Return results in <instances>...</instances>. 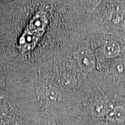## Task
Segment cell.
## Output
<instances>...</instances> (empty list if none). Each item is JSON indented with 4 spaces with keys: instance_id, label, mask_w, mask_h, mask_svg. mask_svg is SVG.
Listing matches in <instances>:
<instances>
[{
    "instance_id": "cell-2",
    "label": "cell",
    "mask_w": 125,
    "mask_h": 125,
    "mask_svg": "<svg viewBox=\"0 0 125 125\" xmlns=\"http://www.w3.org/2000/svg\"><path fill=\"white\" fill-rule=\"evenodd\" d=\"M76 60L80 67L85 72H91L95 67V58L91 50L81 47L76 51Z\"/></svg>"
},
{
    "instance_id": "cell-11",
    "label": "cell",
    "mask_w": 125,
    "mask_h": 125,
    "mask_svg": "<svg viewBox=\"0 0 125 125\" xmlns=\"http://www.w3.org/2000/svg\"><path fill=\"white\" fill-rule=\"evenodd\" d=\"M0 125H5L4 121L3 120H1V119H0Z\"/></svg>"
},
{
    "instance_id": "cell-9",
    "label": "cell",
    "mask_w": 125,
    "mask_h": 125,
    "mask_svg": "<svg viewBox=\"0 0 125 125\" xmlns=\"http://www.w3.org/2000/svg\"><path fill=\"white\" fill-rule=\"evenodd\" d=\"M6 112L4 108L0 106V119L1 120H3L4 117L6 115Z\"/></svg>"
},
{
    "instance_id": "cell-10",
    "label": "cell",
    "mask_w": 125,
    "mask_h": 125,
    "mask_svg": "<svg viewBox=\"0 0 125 125\" xmlns=\"http://www.w3.org/2000/svg\"><path fill=\"white\" fill-rule=\"evenodd\" d=\"M116 70L117 72H118V73H122L123 72V70H124V67H123V65H122V64H119V65H117L116 67Z\"/></svg>"
},
{
    "instance_id": "cell-4",
    "label": "cell",
    "mask_w": 125,
    "mask_h": 125,
    "mask_svg": "<svg viewBox=\"0 0 125 125\" xmlns=\"http://www.w3.org/2000/svg\"><path fill=\"white\" fill-rule=\"evenodd\" d=\"M104 54L108 58H115L120 52V47L115 41H108L104 45Z\"/></svg>"
},
{
    "instance_id": "cell-8",
    "label": "cell",
    "mask_w": 125,
    "mask_h": 125,
    "mask_svg": "<svg viewBox=\"0 0 125 125\" xmlns=\"http://www.w3.org/2000/svg\"><path fill=\"white\" fill-rule=\"evenodd\" d=\"M88 1H89V3L92 6L97 7L100 4V3L102 2V0H88Z\"/></svg>"
},
{
    "instance_id": "cell-3",
    "label": "cell",
    "mask_w": 125,
    "mask_h": 125,
    "mask_svg": "<svg viewBox=\"0 0 125 125\" xmlns=\"http://www.w3.org/2000/svg\"><path fill=\"white\" fill-rule=\"evenodd\" d=\"M110 22L113 27L117 29L125 27V8L122 6H117L113 10Z\"/></svg>"
},
{
    "instance_id": "cell-7",
    "label": "cell",
    "mask_w": 125,
    "mask_h": 125,
    "mask_svg": "<svg viewBox=\"0 0 125 125\" xmlns=\"http://www.w3.org/2000/svg\"><path fill=\"white\" fill-rule=\"evenodd\" d=\"M45 96L52 102H59L62 99V94L56 86H50L46 90Z\"/></svg>"
},
{
    "instance_id": "cell-12",
    "label": "cell",
    "mask_w": 125,
    "mask_h": 125,
    "mask_svg": "<svg viewBox=\"0 0 125 125\" xmlns=\"http://www.w3.org/2000/svg\"></svg>"
},
{
    "instance_id": "cell-6",
    "label": "cell",
    "mask_w": 125,
    "mask_h": 125,
    "mask_svg": "<svg viewBox=\"0 0 125 125\" xmlns=\"http://www.w3.org/2000/svg\"><path fill=\"white\" fill-rule=\"evenodd\" d=\"M93 113L97 117H103L106 115L110 111L108 104L104 101H98L94 103L92 108Z\"/></svg>"
},
{
    "instance_id": "cell-1",
    "label": "cell",
    "mask_w": 125,
    "mask_h": 125,
    "mask_svg": "<svg viewBox=\"0 0 125 125\" xmlns=\"http://www.w3.org/2000/svg\"><path fill=\"white\" fill-rule=\"evenodd\" d=\"M48 20L44 11H38L32 18L26 30L20 40V45L23 49H32L41 36L45 33Z\"/></svg>"
},
{
    "instance_id": "cell-5",
    "label": "cell",
    "mask_w": 125,
    "mask_h": 125,
    "mask_svg": "<svg viewBox=\"0 0 125 125\" xmlns=\"http://www.w3.org/2000/svg\"><path fill=\"white\" fill-rule=\"evenodd\" d=\"M106 116L111 120L123 122L125 120V109L122 106L113 108L112 109H110Z\"/></svg>"
}]
</instances>
